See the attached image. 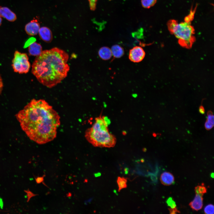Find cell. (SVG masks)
<instances>
[{
    "mask_svg": "<svg viewBox=\"0 0 214 214\" xmlns=\"http://www.w3.org/2000/svg\"><path fill=\"white\" fill-rule=\"evenodd\" d=\"M24 191L26 193V196L27 197V202H28L29 201L30 199L32 197L37 195L33 193L29 189L27 190H24Z\"/></svg>",
    "mask_w": 214,
    "mask_h": 214,
    "instance_id": "21",
    "label": "cell"
},
{
    "mask_svg": "<svg viewBox=\"0 0 214 214\" xmlns=\"http://www.w3.org/2000/svg\"><path fill=\"white\" fill-rule=\"evenodd\" d=\"M0 17L11 22L14 21L17 19L15 14L6 7H0Z\"/></svg>",
    "mask_w": 214,
    "mask_h": 214,
    "instance_id": "9",
    "label": "cell"
},
{
    "mask_svg": "<svg viewBox=\"0 0 214 214\" xmlns=\"http://www.w3.org/2000/svg\"><path fill=\"white\" fill-rule=\"evenodd\" d=\"M166 203L168 206L171 208H174L176 207L175 202L171 197L169 198L166 201Z\"/></svg>",
    "mask_w": 214,
    "mask_h": 214,
    "instance_id": "22",
    "label": "cell"
},
{
    "mask_svg": "<svg viewBox=\"0 0 214 214\" xmlns=\"http://www.w3.org/2000/svg\"><path fill=\"white\" fill-rule=\"evenodd\" d=\"M3 87V83L2 78L0 75V95L1 93Z\"/></svg>",
    "mask_w": 214,
    "mask_h": 214,
    "instance_id": "25",
    "label": "cell"
},
{
    "mask_svg": "<svg viewBox=\"0 0 214 214\" xmlns=\"http://www.w3.org/2000/svg\"><path fill=\"white\" fill-rule=\"evenodd\" d=\"M199 111L202 114H204L205 113V110L204 107L201 105L200 106L199 108Z\"/></svg>",
    "mask_w": 214,
    "mask_h": 214,
    "instance_id": "26",
    "label": "cell"
},
{
    "mask_svg": "<svg viewBox=\"0 0 214 214\" xmlns=\"http://www.w3.org/2000/svg\"><path fill=\"white\" fill-rule=\"evenodd\" d=\"M43 179L44 176L38 177L35 178L36 182L38 184L42 182L43 181Z\"/></svg>",
    "mask_w": 214,
    "mask_h": 214,
    "instance_id": "24",
    "label": "cell"
},
{
    "mask_svg": "<svg viewBox=\"0 0 214 214\" xmlns=\"http://www.w3.org/2000/svg\"><path fill=\"white\" fill-rule=\"evenodd\" d=\"M204 211L205 214H213L214 213V207L212 204L207 205L204 208Z\"/></svg>",
    "mask_w": 214,
    "mask_h": 214,
    "instance_id": "19",
    "label": "cell"
},
{
    "mask_svg": "<svg viewBox=\"0 0 214 214\" xmlns=\"http://www.w3.org/2000/svg\"><path fill=\"white\" fill-rule=\"evenodd\" d=\"M2 21V19L1 17H0V26L1 25Z\"/></svg>",
    "mask_w": 214,
    "mask_h": 214,
    "instance_id": "28",
    "label": "cell"
},
{
    "mask_svg": "<svg viewBox=\"0 0 214 214\" xmlns=\"http://www.w3.org/2000/svg\"><path fill=\"white\" fill-rule=\"evenodd\" d=\"M145 53L143 49L139 46H135L129 51V59L133 62L138 63L141 62L144 58Z\"/></svg>",
    "mask_w": 214,
    "mask_h": 214,
    "instance_id": "6",
    "label": "cell"
},
{
    "mask_svg": "<svg viewBox=\"0 0 214 214\" xmlns=\"http://www.w3.org/2000/svg\"><path fill=\"white\" fill-rule=\"evenodd\" d=\"M100 173H96L95 174V177H98V176H99L100 175Z\"/></svg>",
    "mask_w": 214,
    "mask_h": 214,
    "instance_id": "27",
    "label": "cell"
},
{
    "mask_svg": "<svg viewBox=\"0 0 214 214\" xmlns=\"http://www.w3.org/2000/svg\"><path fill=\"white\" fill-rule=\"evenodd\" d=\"M211 176L213 178V177H214V174H213V173H212V174H211Z\"/></svg>",
    "mask_w": 214,
    "mask_h": 214,
    "instance_id": "29",
    "label": "cell"
},
{
    "mask_svg": "<svg viewBox=\"0 0 214 214\" xmlns=\"http://www.w3.org/2000/svg\"><path fill=\"white\" fill-rule=\"evenodd\" d=\"M40 38L46 43L51 42L53 39L52 32L50 29L46 26L40 27L38 33Z\"/></svg>",
    "mask_w": 214,
    "mask_h": 214,
    "instance_id": "8",
    "label": "cell"
},
{
    "mask_svg": "<svg viewBox=\"0 0 214 214\" xmlns=\"http://www.w3.org/2000/svg\"><path fill=\"white\" fill-rule=\"evenodd\" d=\"M127 180L126 179L119 177L117 180V183L119 187V190L125 188L127 187Z\"/></svg>",
    "mask_w": 214,
    "mask_h": 214,
    "instance_id": "17",
    "label": "cell"
},
{
    "mask_svg": "<svg viewBox=\"0 0 214 214\" xmlns=\"http://www.w3.org/2000/svg\"><path fill=\"white\" fill-rule=\"evenodd\" d=\"M98 54L101 59L105 60L110 59L112 56L111 48L106 46L101 48L98 51Z\"/></svg>",
    "mask_w": 214,
    "mask_h": 214,
    "instance_id": "13",
    "label": "cell"
},
{
    "mask_svg": "<svg viewBox=\"0 0 214 214\" xmlns=\"http://www.w3.org/2000/svg\"><path fill=\"white\" fill-rule=\"evenodd\" d=\"M214 124V115L211 111H209L207 113V120L205 123V128L207 130H210L213 128Z\"/></svg>",
    "mask_w": 214,
    "mask_h": 214,
    "instance_id": "15",
    "label": "cell"
},
{
    "mask_svg": "<svg viewBox=\"0 0 214 214\" xmlns=\"http://www.w3.org/2000/svg\"><path fill=\"white\" fill-rule=\"evenodd\" d=\"M196 194L194 199L190 203L189 205L193 210L198 211L201 209L203 206V195Z\"/></svg>",
    "mask_w": 214,
    "mask_h": 214,
    "instance_id": "10",
    "label": "cell"
},
{
    "mask_svg": "<svg viewBox=\"0 0 214 214\" xmlns=\"http://www.w3.org/2000/svg\"><path fill=\"white\" fill-rule=\"evenodd\" d=\"M190 21L185 20L178 23L174 20H170L167 23L169 31L178 39L182 47L190 48L195 41V30Z\"/></svg>",
    "mask_w": 214,
    "mask_h": 214,
    "instance_id": "4",
    "label": "cell"
},
{
    "mask_svg": "<svg viewBox=\"0 0 214 214\" xmlns=\"http://www.w3.org/2000/svg\"><path fill=\"white\" fill-rule=\"evenodd\" d=\"M40 28L39 19L34 18L25 26V30L26 33L29 36H34L38 33Z\"/></svg>",
    "mask_w": 214,
    "mask_h": 214,
    "instance_id": "7",
    "label": "cell"
},
{
    "mask_svg": "<svg viewBox=\"0 0 214 214\" xmlns=\"http://www.w3.org/2000/svg\"><path fill=\"white\" fill-rule=\"evenodd\" d=\"M157 0H141V5L144 8L148 9L153 6Z\"/></svg>",
    "mask_w": 214,
    "mask_h": 214,
    "instance_id": "16",
    "label": "cell"
},
{
    "mask_svg": "<svg viewBox=\"0 0 214 214\" xmlns=\"http://www.w3.org/2000/svg\"><path fill=\"white\" fill-rule=\"evenodd\" d=\"M12 66L14 71L19 74L26 73L30 68V64L26 54L16 51L12 60Z\"/></svg>",
    "mask_w": 214,
    "mask_h": 214,
    "instance_id": "5",
    "label": "cell"
},
{
    "mask_svg": "<svg viewBox=\"0 0 214 214\" xmlns=\"http://www.w3.org/2000/svg\"><path fill=\"white\" fill-rule=\"evenodd\" d=\"M160 181L162 184L165 185H169L174 182V178L173 175L170 172H164L160 177Z\"/></svg>",
    "mask_w": 214,
    "mask_h": 214,
    "instance_id": "12",
    "label": "cell"
},
{
    "mask_svg": "<svg viewBox=\"0 0 214 214\" xmlns=\"http://www.w3.org/2000/svg\"><path fill=\"white\" fill-rule=\"evenodd\" d=\"M90 9L91 10H95L96 8L97 0H88Z\"/></svg>",
    "mask_w": 214,
    "mask_h": 214,
    "instance_id": "20",
    "label": "cell"
},
{
    "mask_svg": "<svg viewBox=\"0 0 214 214\" xmlns=\"http://www.w3.org/2000/svg\"><path fill=\"white\" fill-rule=\"evenodd\" d=\"M69 58L67 53L58 48L43 51L34 61L32 73L40 83L52 88L67 77Z\"/></svg>",
    "mask_w": 214,
    "mask_h": 214,
    "instance_id": "2",
    "label": "cell"
},
{
    "mask_svg": "<svg viewBox=\"0 0 214 214\" xmlns=\"http://www.w3.org/2000/svg\"><path fill=\"white\" fill-rule=\"evenodd\" d=\"M206 188L203 185L202 183L201 185H197L195 188V191L196 194H198L203 195L207 192Z\"/></svg>",
    "mask_w": 214,
    "mask_h": 214,
    "instance_id": "18",
    "label": "cell"
},
{
    "mask_svg": "<svg viewBox=\"0 0 214 214\" xmlns=\"http://www.w3.org/2000/svg\"><path fill=\"white\" fill-rule=\"evenodd\" d=\"M109 122L106 117L96 118L92 126L86 131L85 136L86 140L95 147H113L115 144L116 139L109 132L108 126Z\"/></svg>",
    "mask_w": 214,
    "mask_h": 214,
    "instance_id": "3",
    "label": "cell"
},
{
    "mask_svg": "<svg viewBox=\"0 0 214 214\" xmlns=\"http://www.w3.org/2000/svg\"><path fill=\"white\" fill-rule=\"evenodd\" d=\"M168 209L170 212V214H173L177 213H180V211L177 210L176 207L174 208H169Z\"/></svg>",
    "mask_w": 214,
    "mask_h": 214,
    "instance_id": "23",
    "label": "cell"
},
{
    "mask_svg": "<svg viewBox=\"0 0 214 214\" xmlns=\"http://www.w3.org/2000/svg\"><path fill=\"white\" fill-rule=\"evenodd\" d=\"M15 117L28 137L40 144L54 140L60 124L58 113L43 99L32 100Z\"/></svg>",
    "mask_w": 214,
    "mask_h": 214,
    "instance_id": "1",
    "label": "cell"
},
{
    "mask_svg": "<svg viewBox=\"0 0 214 214\" xmlns=\"http://www.w3.org/2000/svg\"><path fill=\"white\" fill-rule=\"evenodd\" d=\"M42 51L41 45L36 42L32 43L29 46L28 51L29 55L37 56L40 55Z\"/></svg>",
    "mask_w": 214,
    "mask_h": 214,
    "instance_id": "11",
    "label": "cell"
},
{
    "mask_svg": "<svg viewBox=\"0 0 214 214\" xmlns=\"http://www.w3.org/2000/svg\"><path fill=\"white\" fill-rule=\"evenodd\" d=\"M111 49L112 56L115 58H120L124 54V49L119 45H113Z\"/></svg>",
    "mask_w": 214,
    "mask_h": 214,
    "instance_id": "14",
    "label": "cell"
}]
</instances>
